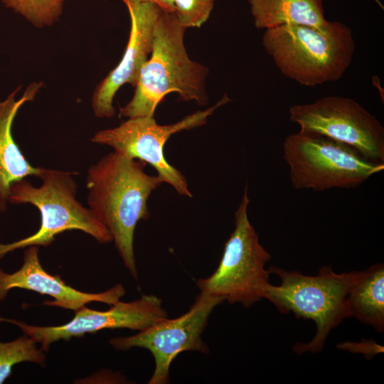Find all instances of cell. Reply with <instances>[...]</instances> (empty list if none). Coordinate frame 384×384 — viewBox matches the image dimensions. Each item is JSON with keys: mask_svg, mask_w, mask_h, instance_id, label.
<instances>
[{"mask_svg": "<svg viewBox=\"0 0 384 384\" xmlns=\"http://www.w3.org/2000/svg\"><path fill=\"white\" fill-rule=\"evenodd\" d=\"M145 163L116 151L87 171V204L108 229L117 250L132 277L137 280L134 235L141 220L149 218L147 201L163 183L144 172Z\"/></svg>", "mask_w": 384, "mask_h": 384, "instance_id": "1", "label": "cell"}, {"mask_svg": "<svg viewBox=\"0 0 384 384\" xmlns=\"http://www.w3.org/2000/svg\"><path fill=\"white\" fill-rule=\"evenodd\" d=\"M186 28L174 13L160 12L154 30L150 55L143 65L133 97L119 109L127 118L154 116L166 95L176 92L181 100L207 104L208 69L190 59L184 46Z\"/></svg>", "mask_w": 384, "mask_h": 384, "instance_id": "2", "label": "cell"}, {"mask_svg": "<svg viewBox=\"0 0 384 384\" xmlns=\"http://www.w3.org/2000/svg\"><path fill=\"white\" fill-rule=\"evenodd\" d=\"M262 44L284 76L308 87L341 78L355 51L352 31L338 21L266 29Z\"/></svg>", "mask_w": 384, "mask_h": 384, "instance_id": "3", "label": "cell"}, {"mask_svg": "<svg viewBox=\"0 0 384 384\" xmlns=\"http://www.w3.org/2000/svg\"><path fill=\"white\" fill-rule=\"evenodd\" d=\"M268 271L277 274L281 283L279 286L270 283L265 299L280 313L292 312L297 318L311 319L316 325L314 337L308 343H297L294 351L300 354L321 351L330 331L351 317L346 295L361 271L338 274L330 266L322 267L315 276L275 266L270 267Z\"/></svg>", "mask_w": 384, "mask_h": 384, "instance_id": "4", "label": "cell"}, {"mask_svg": "<svg viewBox=\"0 0 384 384\" xmlns=\"http://www.w3.org/2000/svg\"><path fill=\"white\" fill-rule=\"evenodd\" d=\"M38 177L42 180L38 188L24 178L12 183L9 201L35 206L41 213L40 228L26 238L9 244L0 242V258L17 249L48 246L56 235L70 230H81L100 243L112 240L108 229L92 211L77 201L73 173L41 168Z\"/></svg>", "mask_w": 384, "mask_h": 384, "instance_id": "5", "label": "cell"}, {"mask_svg": "<svg viewBox=\"0 0 384 384\" xmlns=\"http://www.w3.org/2000/svg\"><path fill=\"white\" fill-rule=\"evenodd\" d=\"M283 154L291 183L298 190L353 188L384 169L383 164L343 143L301 131L286 137Z\"/></svg>", "mask_w": 384, "mask_h": 384, "instance_id": "6", "label": "cell"}, {"mask_svg": "<svg viewBox=\"0 0 384 384\" xmlns=\"http://www.w3.org/2000/svg\"><path fill=\"white\" fill-rule=\"evenodd\" d=\"M249 203L245 187L235 213V229L225 244L217 269L208 277L199 279L196 282L200 291L245 307H250L265 299L270 284V272L265 265L271 258L260 245L258 235L249 220Z\"/></svg>", "mask_w": 384, "mask_h": 384, "instance_id": "7", "label": "cell"}, {"mask_svg": "<svg viewBox=\"0 0 384 384\" xmlns=\"http://www.w3.org/2000/svg\"><path fill=\"white\" fill-rule=\"evenodd\" d=\"M230 101L228 96L224 95L214 105L171 124H159L154 116L128 118L117 127L97 132L91 141L150 164L163 183L171 185L179 195L192 197L185 176L166 160L164 145L173 134L204 125L218 108Z\"/></svg>", "mask_w": 384, "mask_h": 384, "instance_id": "8", "label": "cell"}, {"mask_svg": "<svg viewBox=\"0 0 384 384\" xmlns=\"http://www.w3.org/2000/svg\"><path fill=\"white\" fill-rule=\"evenodd\" d=\"M289 118L299 131L343 143L368 159L384 163V128L356 100L327 96L312 103L289 107Z\"/></svg>", "mask_w": 384, "mask_h": 384, "instance_id": "9", "label": "cell"}, {"mask_svg": "<svg viewBox=\"0 0 384 384\" xmlns=\"http://www.w3.org/2000/svg\"><path fill=\"white\" fill-rule=\"evenodd\" d=\"M224 300L200 291L189 310L172 319L165 318L135 335L116 337L110 344L117 350L147 349L154 356L155 368L149 384H166L172 361L182 352H210L201 336L213 310Z\"/></svg>", "mask_w": 384, "mask_h": 384, "instance_id": "10", "label": "cell"}, {"mask_svg": "<svg viewBox=\"0 0 384 384\" xmlns=\"http://www.w3.org/2000/svg\"><path fill=\"white\" fill-rule=\"evenodd\" d=\"M165 318H167V312L161 299L155 295L144 294L132 302L119 301L106 311H97L84 306L75 311L70 321L60 326H34L2 317L0 321L17 326L46 353L53 343L60 340L68 341L104 329H129L141 331Z\"/></svg>", "mask_w": 384, "mask_h": 384, "instance_id": "11", "label": "cell"}, {"mask_svg": "<svg viewBox=\"0 0 384 384\" xmlns=\"http://www.w3.org/2000/svg\"><path fill=\"white\" fill-rule=\"evenodd\" d=\"M131 21L129 41L123 56L96 86L92 97L93 113L98 118H111L115 114L114 97L125 84L135 87L140 70L148 60L152 47L154 30L161 9L154 4L122 0Z\"/></svg>", "mask_w": 384, "mask_h": 384, "instance_id": "12", "label": "cell"}, {"mask_svg": "<svg viewBox=\"0 0 384 384\" xmlns=\"http://www.w3.org/2000/svg\"><path fill=\"white\" fill-rule=\"evenodd\" d=\"M14 288L50 296L53 300L46 301L44 304L75 311L93 302L111 306L120 301L125 294L124 287L121 284L99 293L84 292L73 288L59 276L52 275L43 269L37 246L26 247L23 265L17 271L6 273L0 269V300H4L8 292Z\"/></svg>", "mask_w": 384, "mask_h": 384, "instance_id": "13", "label": "cell"}, {"mask_svg": "<svg viewBox=\"0 0 384 384\" xmlns=\"http://www.w3.org/2000/svg\"><path fill=\"white\" fill-rule=\"evenodd\" d=\"M43 82L31 83L18 100L15 96L21 87L0 102V210L5 211L10 187L14 182L28 176H37L41 168L32 166L23 155L11 134L13 121L19 108L32 101L43 86Z\"/></svg>", "mask_w": 384, "mask_h": 384, "instance_id": "14", "label": "cell"}, {"mask_svg": "<svg viewBox=\"0 0 384 384\" xmlns=\"http://www.w3.org/2000/svg\"><path fill=\"white\" fill-rule=\"evenodd\" d=\"M255 26L269 29L287 24L321 27L329 21L323 0H247Z\"/></svg>", "mask_w": 384, "mask_h": 384, "instance_id": "15", "label": "cell"}, {"mask_svg": "<svg viewBox=\"0 0 384 384\" xmlns=\"http://www.w3.org/2000/svg\"><path fill=\"white\" fill-rule=\"evenodd\" d=\"M346 302L351 316L381 333L384 330V265L361 271L349 288Z\"/></svg>", "mask_w": 384, "mask_h": 384, "instance_id": "16", "label": "cell"}, {"mask_svg": "<svg viewBox=\"0 0 384 384\" xmlns=\"http://www.w3.org/2000/svg\"><path fill=\"white\" fill-rule=\"evenodd\" d=\"M36 344L25 334L12 341H0V384L10 376L13 366L18 363L31 362L45 365V352Z\"/></svg>", "mask_w": 384, "mask_h": 384, "instance_id": "17", "label": "cell"}, {"mask_svg": "<svg viewBox=\"0 0 384 384\" xmlns=\"http://www.w3.org/2000/svg\"><path fill=\"white\" fill-rule=\"evenodd\" d=\"M6 7L24 17L36 28L50 26L63 10L64 0H1Z\"/></svg>", "mask_w": 384, "mask_h": 384, "instance_id": "18", "label": "cell"}, {"mask_svg": "<svg viewBox=\"0 0 384 384\" xmlns=\"http://www.w3.org/2000/svg\"><path fill=\"white\" fill-rule=\"evenodd\" d=\"M215 0H174V14L186 28H200L210 17Z\"/></svg>", "mask_w": 384, "mask_h": 384, "instance_id": "19", "label": "cell"}, {"mask_svg": "<svg viewBox=\"0 0 384 384\" xmlns=\"http://www.w3.org/2000/svg\"><path fill=\"white\" fill-rule=\"evenodd\" d=\"M337 346L340 349L348 350L354 353L363 354L368 359H371L375 355L383 352V346L373 340H363L360 343L344 342Z\"/></svg>", "mask_w": 384, "mask_h": 384, "instance_id": "20", "label": "cell"}, {"mask_svg": "<svg viewBox=\"0 0 384 384\" xmlns=\"http://www.w3.org/2000/svg\"><path fill=\"white\" fill-rule=\"evenodd\" d=\"M141 2H149L155 4L159 7L161 10L174 13V0H137Z\"/></svg>", "mask_w": 384, "mask_h": 384, "instance_id": "21", "label": "cell"}]
</instances>
